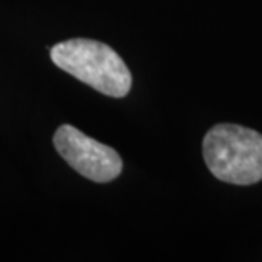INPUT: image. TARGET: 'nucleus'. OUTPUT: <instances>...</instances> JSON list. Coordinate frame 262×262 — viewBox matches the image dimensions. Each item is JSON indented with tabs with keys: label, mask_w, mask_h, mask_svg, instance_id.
Returning a JSON list of instances; mask_svg holds the SVG:
<instances>
[{
	"label": "nucleus",
	"mask_w": 262,
	"mask_h": 262,
	"mask_svg": "<svg viewBox=\"0 0 262 262\" xmlns=\"http://www.w3.org/2000/svg\"><path fill=\"white\" fill-rule=\"evenodd\" d=\"M51 61L109 97H124L131 89V72L111 46L101 41L75 38L50 48Z\"/></svg>",
	"instance_id": "f257e3e1"
},
{
	"label": "nucleus",
	"mask_w": 262,
	"mask_h": 262,
	"mask_svg": "<svg viewBox=\"0 0 262 262\" xmlns=\"http://www.w3.org/2000/svg\"><path fill=\"white\" fill-rule=\"evenodd\" d=\"M203 155L216 179L235 186L262 181V135L238 124H216L203 140Z\"/></svg>",
	"instance_id": "f03ea898"
},
{
	"label": "nucleus",
	"mask_w": 262,
	"mask_h": 262,
	"mask_svg": "<svg viewBox=\"0 0 262 262\" xmlns=\"http://www.w3.org/2000/svg\"><path fill=\"white\" fill-rule=\"evenodd\" d=\"M53 143L72 169L94 182H111L123 170V160L116 150L99 143L72 124H61L56 129Z\"/></svg>",
	"instance_id": "7ed1b4c3"
}]
</instances>
